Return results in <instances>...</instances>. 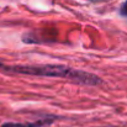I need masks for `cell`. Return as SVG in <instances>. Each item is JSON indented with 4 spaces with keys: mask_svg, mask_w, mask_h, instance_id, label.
<instances>
[{
    "mask_svg": "<svg viewBox=\"0 0 127 127\" xmlns=\"http://www.w3.org/2000/svg\"><path fill=\"white\" fill-rule=\"evenodd\" d=\"M0 72L9 74H25V75H35V77H51V78H62L67 80H72L77 84L88 85V86H97L102 84L101 78L97 75L73 69L67 65H10L0 62Z\"/></svg>",
    "mask_w": 127,
    "mask_h": 127,
    "instance_id": "obj_1",
    "label": "cell"
},
{
    "mask_svg": "<svg viewBox=\"0 0 127 127\" xmlns=\"http://www.w3.org/2000/svg\"><path fill=\"white\" fill-rule=\"evenodd\" d=\"M56 120H58V116H46L32 122H5L1 127H47L51 126Z\"/></svg>",
    "mask_w": 127,
    "mask_h": 127,
    "instance_id": "obj_2",
    "label": "cell"
},
{
    "mask_svg": "<svg viewBox=\"0 0 127 127\" xmlns=\"http://www.w3.org/2000/svg\"><path fill=\"white\" fill-rule=\"evenodd\" d=\"M91 2H100V1H107V0H89Z\"/></svg>",
    "mask_w": 127,
    "mask_h": 127,
    "instance_id": "obj_4",
    "label": "cell"
},
{
    "mask_svg": "<svg viewBox=\"0 0 127 127\" xmlns=\"http://www.w3.org/2000/svg\"><path fill=\"white\" fill-rule=\"evenodd\" d=\"M120 14H121L122 16L127 17V0L121 5V7H120Z\"/></svg>",
    "mask_w": 127,
    "mask_h": 127,
    "instance_id": "obj_3",
    "label": "cell"
}]
</instances>
